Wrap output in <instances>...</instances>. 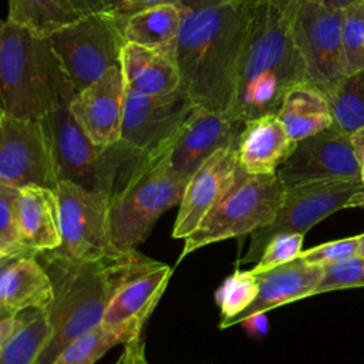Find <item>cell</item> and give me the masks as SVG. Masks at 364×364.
I'll list each match as a JSON object with an SVG mask.
<instances>
[{
	"instance_id": "cell-1",
	"label": "cell",
	"mask_w": 364,
	"mask_h": 364,
	"mask_svg": "<svg viewBox=\"0 0 364 364\" xmlns=\"http://www.w3.org/2000/svg\"><path fill=\"white\" fill-rule=\"evenodd\" d=\"M176 43L181 90L196 107L232 112L249 1L183 0Z\"/></svg>"
},
{
	"instance_id": "cell-2",
	"label": "cell",
	"mask_w": 364,
	"mask_h": 364,
	"mask_svg": "<svg viewBox=\"0 0 364 364\" xmlns=\"http://www.w3.org/2000/svg\"><path fill=\"white\" fill-rule=\"evenodd\" d=\"M296 0H252L237 68L232 115L247 122L277 114L284 95L307 82L294 41Z\"/></svg>"
},
{
	"instance_id": "cell-3",
	"label": "cell",
	"mask_w": 364,
	"mask_h": 364,
	"mask_svg": "<svg viewBox=\"0 0 364 364\" xmlns=\"http://www.w3.org/2000/svg\"><path fill=\"white\" fill-rule=\"evenodd\" d=\"M38 259L53 280L54 300L47 310L53 336L37 364H54L73 340L102 321L109 300L124 283L159 263L138 250L90 263L50 253Z\"/></svg>"
},
{
	"instance_id": "cell-4",
	"label": "cell",
	"mask_w": 364,
	"mask_h": 364,
	"mask_svg": "<svg viewBox=\"0 0 364 364\" xmlns=\"http://www.w3.org/2000/svg\"><path fill=\"white\" fill-rule=\"evenodd\" d=\"M75 94L50 37L6 20L0 28L1 114L41 121L68 107Z\"/></svg>"
},
{
	"instance_id": "cell-5",
	"label": "cell",
	"mask_w": 364,
	"mask_h": 364,
	"mask_svg": "<svg viewBox=\"0 0 364 364\" xmlns=\"http://www.w3.org/2000/svg\"><path fill=\"white\" fill-rule=\"evenodd\" d=\"M41 121L53 146L60 181H70L112 199L155 165L119 142L111 146L91 142L68 107L53 111Z\"/></svg>"
},
{
	"instance_id": "cell-6",
	"label": "cell",
	"mask_w": 364,
	"mask_h": 364,
	"mask_svg": "<svg viewBox=\"0 0 364 364\" xmlns=\"http://www.w3.org/2000/svg\"><path fill=\"white\" fill-rule=\"evenodd\" d=\"M283 193L284 185L277 173L253 175L239 166L229 191L185 239L178 262L203 246L253 235L272 225L282 206Z\"/></svg>"
},
{
	"instance_id": "cell-7",
	"label": "cell",
	"mask_w": 364,
	"mask_h": 364,
	"mask_svg": "<svg viewBox=\"0 0 364 364\" xmlns=\"http://www.w3.org/2000/svg\"><path fill=\"white\" fill-rule=\"evenodd\" d=\"M169 155L111 199L112 242L119 252L136 250L156 220L168 209L181 205L189 178L172 168Z\"/></svg>"
},
{
	"instance_id": "cell-8",
	"label": "cell",
	"mask_w": 364,
	"mask_h": 364,
	"mask_svg": "<svg viewBox=\"0 0 364 364\" xmlns=\"http://www.w3.org/2000/svg\"><path fill=\"white\" fill-rule=\"evenodd\" d=\"M125 16L117 10L82 16L50 36L75 92L100 80L109 68L121 65Z\"/></svg>"
},
{
	"instance_id": "cell-9",
	"label": "cell",
	"mask_w": 364,
	"mask_h": 364,
	"mask_svg": "<svg viewBox=\"0 0 364 364\" xmlns=\"http://www.w3.org/2000/svg\"><path fill=\"white\" fill-rule=\"evenodd\" d=\"M351 208H364V182L361 179H324L287 186L276 219L272 225L250 235L249 247L237 264H256L266 245L276 235H306L327 216Z\"/></svg>"
},
{
	"instance_id": "cell-10",
	"label": "cell",
	"mask_w": 364,
	"mask_h": 364,
	"mask_svg": "<svg viewBox=\"0 0 364 364\" xmlns=\"http://www.w3.org/2000/svg\"><path fill=\"white\" fill-rule=\"evenodd\" d=\"M196 104L179 88L148 95L127 87L119 144L156 164L168 156Z\"/></svg>"
},
{
	"instance_id": "cell-11",
	"label": "cell",
	"mask_w": 364,
	"mask_h": 364,
	"mask_svg": "<svg viewBox=\"0 0 364 364\" xmlns=\"http://www.w3.org/2000/svg\"><path fill=\"white\" fill-rule=\"evenodd\" d=\"M55 192L63 242L58 249L47 253L77 263L98 262L124 253L112 242L109 196L70 181H60Z\"/></svg>"
},
{
	"instance_id": "cell-12",
	"label": "cell",
	"mask_w": 364,
	"mask_h": 364,
	"mask_svg": "<svg viewBox=\"0 0 364 364\" xmlns=\"http://www.w3.org/2000/svg\"><path fill=\"white\" fill-rule=\"evenodd\" d=\"M343 13L344 9L310 0L294 3V41L304 63L307 82L321 91L327 100L344 78Z\"/></svg>"
},
{
	"instance_id": "cell-13",
	"label": "cell",
	"mask_w": 364,
	"mask_h": 364,
	"mask_svg": "<svg viewBox=\"0 0 364 364\" xmlns=\"http://www.w3.org/2000/svg\"><path fill=\"white\" fill-rule=\"evenodd\" d=\"M60 182L43 121L0 115V183L55 189Z\"/></svg>"
},
{
	"instance_id": "cell-14",
	"label": "cell",
	"mask_w": 364,
	"mask_h": 364,
	"mask_svg": "<svg viewBox=\"0 0 364 364\" xmlns=\"http://www.w3.org/2000/svg\"><path fill=\"white\" fill-rule=\"evenodd\" d=\"M277 176L284 188L324 179H361V166L350 135L333 125L297 142Z\"/></svg>"
},
{
	"instance_id": "cell-15",
	"label": "cell",
	"mask_w": 364,
	"mask_h": 364,
	"mask_svg": "<svg viewBox=\"0 0 364 364\" xmlns=\"http://www.w3.org/2000/svg\"><path fill=\"white\" fill-rule=\"evenodd\" d=\"M127 85L121 65L75 94L68 108L91 142L111 146L119 142Z\"/></svg>"
},
{
	"instance_id": "cell-16",
	"label": "cell",
	"mask_w": 364,
	"mask_h": 364,
	"mask_svg": "<svg viewBox=\"0 0 364 364\" xmlns=\"http://www.w3.org/2000/svg\"><path fill=\"white\" fill-rule=\"evenodd\" d=\"M237 145L216 151L192 173L175 219L173 239L191 236L229 191L239 169Z\"/></svg>"
},
{
	"instance_id": "cell-17",
	"label": "cell",
	"mask_w": 364,
	"mask_h": 364,
	"mask_svg": "<svg viewBox=\"0 0 364 364\" xmlns=\"http://www.w3.org/2000/svg\"><path fill=\"white\" fill-rule=\"evenodd\" d=\"M245 122L230 112H215L196 107L169 155L172 168L183 176L192 173L216 151L239 142Z\"/></svg>"
},
{
	"instance_id": "cell-18",
	"label": "cell",
	"mask_w": 364,
	"mask_h": 364,
	"mask_svg": "<svg viewBox=\"0 0 364 364\" xmlns=\"http://www.w3.org/2000/svg\"><path fill=\"white\" fill-rule=\"evenodd\" d=\"M53 300V280L38 256L0 262V318L26 310H48Z\"/></svg>"
},
{
	"instance_id": "cell-19",
	"label": "cell",
	"mask_w": 364,
	"mask_h": 364,
	"mask_svg": "<svg viewBox=\"0 0 364 364\" xmlns=\"http://www.w3.org/2000/svg\"><path fill=\"white\" fill-rule=\"evenodd\" d=\"M255 274L259 284L255 301L243 313L232 318L225 328L240 324L255 313H267L283 304L314 296L323 276V266L310 264L297 257L289 263Z\"/></svg>"
},
{
	"instance_id": "cell-20",
	"label": "cell",
	"mask_w": 364,
	"mask_h": 364,
	"mask_svg": "<svg viewBox=\"0 0 364 364\" xmlns=\"http://www.w3.org/2000/svg\"><path fill=\"white\" fill-rule=\"evenodd\" d=\"M296 145L274 114L250 119L239 138V166L253 175L277 173Z\"/></svg>"
},
{
	"instance_id": "cell-21",
	"label": "cell",
	"mask_w": 364,
	"mask_h": 364,
	"mask_svg": "<svg viewBox=\"0 0 364 364\" xmlns=\"http://www.w3.org/2000/svg\"><path fill=\"white\" fill-rule=\"evenodd\" d=\"M17 216L23 242L37 255L61 246L60 202L55 189L30 185L20 188Z\"/></svg>"
},
{
	"instance_id": "cell-22",
	"label": "cell",
	"mask_w": 364,
	"mask_h": 364,
	"mask_svg": "<svg viewBox=\"0 0 364 364\" xmlns=\"http://www.w3.org/2000/svg\"><path fill=\"white\" fill-rule=\"evenodd\" d=\"M172 267L158 263L124 283L109 300L101 324L115 327L128 321H148L164 294Z\"/></svg>"
},
{
	"instance_id": "cell-23",
	"label": "cell",
	"mask_w": 364,
	"mask_h": 364,
	"mask_svg": "<svg viewBox=\"0 0 364 364\" xmlns=\"http://www.w3.org/2000/svg\"><path fill=\"white\" fill-rule=\"evenodd\" d=\"M121 68L125 85L136 92L164 95L181 87L176 53L127 43L121 54Z\"/></svg>"
},
{
	"instance_id": "cell-24",
	"label": "cell",
	"mask_w": 364,
	"mask_h": 364,
	"mask_svg": "<svg viewBox=\"0 0 364 364\" xmlns=\"http://www.w3.org/2000/svg\"><path fill=\"white\" fill-rule=\"evenodd\" d=\"M276 117L294 142L333 127L328 100L309 82L296 85L284 95Z\"/></svg>"
},
{
	"instance_id": "cell-25",
	"label": "cell",
	"mask_w": 364,
	"mask_h": 364,
	"mask_svg": "<svg viewBox=\"0 0 364 364\" xmlns=\"http://www.w3.org/2000/svg\"><path fill=\"white\" fill-rule=\"evenodd\" d=\"M183 20L182 4L148 9L125 18L127 43L176 53V43Z\"/></svg>"
},
{
	"instance_id": "cell-26",
	"label": "cell",
	"mask_w": 364,
	"mask_h": 364,
	"mask_svg": "<svg viewBox=\"0 0 364 364\" xmlns=\"http://www.w3.org/2000/svg\"><path fill=\"white\" fill-rule=\"evenodd\" d=\"M146 321H128L115 327L98 324L73 340L54 364H95L112 347L142 334Z\"/></svg>"
},
{
	"instance_id": "cell-27",
	"label": "cell",
	"mask_w": 364,
	"mask_h": 364,
	"mask_svg": "<svg viewBox=\"0 0 364 364\" xmlns=\"http://www.w3.org/2000/svg\"><path fill=\"white\" fill-rule=\"evenodd\" d=\"M81 17L71 0H9L7 20L44 37Z\"/></svg>"
},
{
	"instance_id": "cell-28",
	"label": "cell",
	"mask_w": 364,
	"mask_h": 364,
	"mask_svg": "<svg viewBox=\"0 0 364 364\" xmlns=\"http://www.w3.org/2000/svg\"><path fill=\"white\" fill-rule=\"evenodd\" d=\"M21 328L0 344V364H37L53 336L47 310H26Z\"/></svg>"
},
{
	"instance_id": "cell-29",
	"label": "cell",
	"mask_w": 364,
	"mask_h": 364,
	"mask_svg": "<svg viewBox=\"0 0 364 364\" xmlns=\"http://www.w3.org/2000/svg\"><path fill=\"white\" fill-rule=\"evenodd\" d=\"M328 104L337 129L351 135L364 128V70L346 75Z\"/></svg>"
},
{
	"instance_id": "cell-30",
	"label": "cell",
	"mask_w": 364,
	"mask_h": 364,
	"mask_svg": "<svg viewBox=\"0 0 364 364\" xmlns=\"http://www.w3.org/2000/svg\"><path fill=\"white\" fill-rule=\"evenodd\" d=\"M259 291L257 277L253 270H235L226 277L215 293V301L220 309L219 328L243 313L256 299Z\"/></svg>"
},
{
	"instance_id": "cell-31",
	"label": "cell",
	"mask_w": 364,
	"mask_h": 364,
	"mask_svg": "<svg viewBox=\"0 0 364 364\" xmlns=\"http://www.w3.org/2000/svg\"><path fill=\"white\" fill-rule=\"evenodd\" d=\"M18 191V188L0 183V262L21 256H38L26 246L20 233L17 216Z\"/></svg>"
},
{
	"instance_id": "cell-32",
	"label": "cell",
	"mask_w": 364,
	"mask_h": 364,
	"mask_svg": "<svg viewBox=\"0 0 364 364\" xmlns=\"http://www.w3.org/2000/svg\"><path fill=\"white\" fill-rule=\"evenodd\" d=\"M344 77L364 70V3L347 6L341 26Z\"/></svg>"
},
{
	"instance_id": "cell-33",
	"label": "cell",
	"mask_w": 364,
	"mask_h": 364,
	"mask_svg": "<svg viewBox=\"0 0 364 364\" xmlns=\"http://www.w3.org/2000/svg\"><path fill=\"white\" fill-rule=\"evenodd\" d=\"M351 287H364V257L357 255L323 266V276L314 296Z\"/></svg>"
},
{
	"instance_id": "cell-34",
	"label": "cell",
	"mask_w": 364,
	"mask_h": 364,
	"mask_svg": "<svg viewBox=\"0 0 364 364\" xmlns=\"http://www.w3.org/2000/svg\"><path fill=\"white\" fill-rule=\"evenodd\" d=\"M303 233H280L276 235L264 247L262 257L252 269L255 273L266 272L273 267L289 263L303 252Z\"/></svg>"
},
{
	"instance_id": "cell-35",
	"label": "cell",
	"mask_w": 364,
	"mask_h": 364,
	"mask_svg": "<svg viewBox=\"0 0 364 364\" xmlns=\"http://www.w3.org/2000/svg\"><path fill=\"white\" fill-rule=\"evenodd\" d=\"M357 249H358V235L326 242L318 246L310 247L307 250H303L299 257L310 264L327 266V264L348 259L351 256H355Z\"/></svg>"
},
{
	"instance_id": "cell-36",
	"label": "cell",
	"mask_w": 364,
	"mask_h": 364,
	"mask_svg": "<svg viewBox=\"0 0 364 364\" xmlns=\"http://www.w3.org/2000/svg\"><path fill=\"white\" fill-rule=\"evenodd\" d=\"M182 1L183 0H124L122 4L117 9V11L128 17L148 9L161 7V6H176V4H181Z\"/></svg>"
},
{
	"instance_id": "cell-37",
	"label": "cell",
	"mask_w": 364,
	"mask_h": 364,
	"mask_svg": "<svg viewBox=\"0 0 364 364\" xmlns=\"http://www.w3.org/2000/svg\"><path fill=\"white\" fill-rule=\"evenodd\" d=\"M81 16L117 10L124 0H71Z\"/></svg>"
},
{
	"instance_id": "cell-38",
	"label": "cell",
	"mask_w": 364,
	"mask_h": 364,
	"mask_svg": "<svg viewBox=\"0 0 364 364\" xmlns=\"http://www.w3.org/2000/svg\"><path fill=\"white\" fill-rule=\"evenodd\" d=\"M239 326H242L252 338L262 340L267 334L269 320L266 313H255L245 318Z\"/></svg>"
},
{
	"instance_id": "cell-39",
	"label": "cell",
	"mask_w": 364,
	"mask_h": 364,
	"mask_svg": "<svg viewBox=\"0 0 364 364\" xmlns=\"http://www.w3.org/2000/svg\"><path fill=\"white\" fill-rule=\"evenodd\" d=\"M24 320H26L24 311H21L16 316L3 317L0 321V344L6 343L13 334H16L24 324Z\"/></svg>"
},
{
	"instance_id": "cell-40",
	"label": "cell",
	"mask_w": 364,
	"mask_h": 364,
	"mask_svg": "<svg viewBox=\"0 0 364 364\" xmlns=\"http://www.w3.org/2000/svg\"><path fill=\"white\" fill-rule=\"evenodd\" d=\"M128 344L131 347V364H149L145 355V343L142 334L132 338Z\"/></svg>"
},
{
	"instance_id": "cell-41",
	"label": "cell",
	"mask_w": 364,
	"mask_h": 364,
	"mask_svg": "<svg viewBox=\"0 0 364 364\" xmlns=\"http://www.w3.org/2000/svg\"><path fill=\"white\" fill-rule=\"evenodd\" d=\"M350 139L353 144L355 158H357L361 169H364V128H360L355 132H353L350 135Z\"/></svg>"
},
{
	"instance_id": "cell-42",
	"label": "cell",
	"mask_w": 364,
	"mask_h": 364,
	"mask_svg": "<svg viewBox=\"0 0 364 364\" xmlns=\"http://www.w3.org/2000/svg\"><path fill=\"white\" fill-rule=\"evenodd\" d=\"M314 3H320L324 6H330V7H336V9H346L347 6L355 3L357 0H310Z\"/></svg>"
},
{
	"instance_id": "cell-43",
	"label": "cell",
	"mask_w": 364,
	"mask_h": 364,
	"mask_svg": "<svg viewBox=\"0 0 364 364\" xmlns=\"http://www.w3.org/2000/svg\"><path fill=\"white\" fill-rule=\"evenodd\" d=\"M115 364H131V347L128 343L124 344V351Z\"/></svg>"
},
{
	"instance_id": "cell-44",
	"label": "cell",
	"mask_w": 364,
	"mask_h": 364,
	"mask_svg": "<svg viewBox=\"0 0 364 364\" xmlns=\"http://www.w3.org/2000/svg\"><path fill=\"white\" fill-rule=\"evenodd\" d=\"M357 256L364 257V233L358 235V249H357Z\"/></svg>"
},
{
	"instance_id": "cell-45",
	"label": "cell",
	"mask_w": 364,
	"mask_h": 364,
	"mask_svg": "<svg viewBox=\"0 0 364 364\" xmlns=\"http://www.w3.org/2000/svg\"><path fill=\"white\" fill-rule=\"evenodd\" d=\"M361 181L364 182V169H361Z\"/></svg>"
},
{
	"instance_id": "cell-46",
	"label": "cell",
	"mask_w": 364,
	"mask_h": 364,
	"mask_svg": "<svg viewBox=\"0 0 364 364\" xmlns=\"http://www.w3.org/2000/svg\"><path fill=\"white\" fill-rule=\"evenodd\" d=\"M240 1H252V0H240Z\"/></svg>"
},
{
	"instance_id": "cell-47",
	"label": "cell",
	"mask_w": 364,
	"mask_h": 364,
	"mask_svg": "<svg viewBox=\"0 0 364 364\" xmlns=\"http://www.w3.org/2000/svg\"><path fill=\"white\" fill-rule=\"evenodd\" d=\"M360 1H363V3H364V0H360Z\"/></svg>"
}]
</instances>
